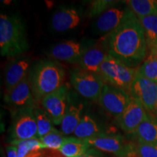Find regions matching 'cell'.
<instances>
[{
  "instance_id": "6da1fadb",
  "label": "cell",
  "mask_w": 157,
  "mask_h": 157,
  "mask_svg": "<svg viewBox=\"0 0 157 157\" xmlns=\"http://www.w3.org/2000/svg\"><path fill=\"white\" fill-rule=\"evenodd\" d=\"M108 35L109 55L132 68L144 61L148 50L144 30L130 10L119 26Z\"/></svg>"
},
{
  "instance_id": "7a4b0ae2",
  "label": "cell",
  "mask_w": 157,
  "mask_h": 157,
  "mask_svg": "<svg viewBox=\"0 0 157 157\" xmlns=\"http://www.w3.org/2000/svg\"><path fill=\"white\" fill-rule=\"evenodd\" d=\"M29 48L25 25L17 15H0V51L3 57L13 58Z\"/></svg>"
},
{
  "instance_id": "3957f363",
  "label": "cell",
  "mask_w": 157,
  "mask_h": 157,
  "mask_svg": "<svg viewBox=\"0 0 157 157\" xmlns=\"http://www.w3.org/2000/svg\"><path fill=\"white\" fill-rule=\"evenodd\" d=\"M29 77L33 93L38 102L63 85L65 71L58 63L42 60L36 65Z\"/></svg>"
},
{
  "instance_id": "277c9868",
  "label": "cell",
  "mask_w": 157,
  "mask_h": 157,
  "mask_svg": "<svg viewBox=\"0 0 157 157\" xmlns=\"http://www.w3.org/2000/svg\"><path fill=\"white\" fill-rule=\"evenodd\" d=\"M137 69L109 55L100 68L99 75L105 84L129 93Z\"/></svg>"
},
{
  "instance_id": "5b68a950",
  "label": "cell",
  "mask_w": 157,
  "mask_h": 157,
  "mask_svg": "<svg viewBox=\"0 0 157 157\" xmlns=\"http://www.w3.org/2000/svg\"><path fill=\"white\" fill-rule=\"evenodd\" d=\"M71 84L82 97L98 102L105 83L99 74L79 69L71 74Z\"/></svg>"
},
{
  "instance_id": "8992f818",
  "label": "cell",
  "mask_w": 157,
  "mask_h": 157,
  "mask_svg": "<svg viewBox=\"0 0 157 157\" xmlns=\"http://www.w3.org/2000/svg\"><path fill=\"white\" fill-rule=\"evenodd\" d=\"M4 100L13 115L36 109L37 101L33 93L29 75L10 92L5 93Z\"/></svg>"
},
{
  "instance_id": "52a82bcc",
  "label": "cell",
  "mask_w": 157,
  "mask_h": 157,
  "mask_svg": "<svg viewBox=\"0 0 157 157\" xmlns=\"http://www.w3.org/2000/svg\"><path fill=\"white\" fill-rule=\"evenodd\" d=\"M129 94L142 103L149 114L154 116L157 106V83L137 71Z\"/></svg>"
},
{
  "instance_id": "ba28073f",
  "label": "cell",
  "mask_w": 157,
  "mask_h": 157,
  "mask_svg": "<svg viewBox=\"0 0 157 157\" xmlns=\"http://www.w3.org/2000/svg\"><path fill=\"white\" fill-rule=\"evenodd\" d=\"M130 100L131 96L127 92L105 84L98 102L107 113L117 119L122 114Z\"/></svg>"
},
{
  "instance_id": "9c48e42d",
  "label": "cell",
  "mask_w": 157,
  "mask_h": 157,
  "mask_svg": "<svg viewBox=\"0 0 157 157\" xmlns=\"http://www.w3.org/2000/svg\"><path fill=\"white\" fill-rule=\"evenodd\" d=\"M68 89L63 84L61 87L50 95L44 97L40 101L43 109L49 115L56 125H60L66 111L68 102Z\"/></svg>"
},
{
  "instance_id": "30bf717a",
  "label": "cell",
  "mask_w": 157,
  "mask_h": 157,
  "mask_svg": "<svg viewBox=\"0 0 157 157\" xmlns=\"http://www.w3.org/2000/svg\"><path fill=\"white\" fill-rule=\"evenodd\" d=\"M34 110H25L13 115L14 119L11 129L13 140H23L39 138Z\"/></svg>"
},
{
  "instance_id": "8fae6325",
  "label": "cell",
  "mask_w": 157,
  "mask_h": 157,
  "mask_svg": "<svg viewBox=\"0 0 157 157\" xmlns=\"http://www.w3.org/2000/svg\"><path fill=\"white\" fill-rule=\"evenodd\" d=\"M86 140L90 146L117 157H128L131 151L132 144L125 143L120 135H107L103 132Z\"/></svg>"
},
{
  "instance_id": "7c38bea8",
  "label": "cell",
  "mask_w": 157,
  "mask_h": 157,
  "mask_svg": "<svg viewBox=\"0 0 157 157\" xmlns=\"http://www.w3.org/2000/svg\"><path fill=\"white\" fill-rule=\"evenodd\" d=\"M108 39H101L96 44L84 50L78 63L81 69L99 74L101 66L109 55Z\"/></svg>"
},
{
  "instance_id": "4fadbf2b",
  "label": "cell",
  "mask_w": 157,
  "mask_h": 157,
  "mask_svg": "<svg viewBox=\"0 0 157 157\" xmlns=\"http://www.w3.org/2000/svg\"><path fill=\"white\" fill-rule=\"evenodd\" d=\"M148 116L142 103L135 98L131 100L120 117L117 119L119 126L124 132L132 134Z\"/></svg>"
},
{
  "instance_id": "5bb4252c",
  "label": "cell",
  "mask_w": 157,
  "mask_h": 157,
  "mask_svg": "<svg viewBox=\"0 0 157 157\" xmlns=\"http://www.w3.org/2000/svg\"><path fill=\"white\" fill-rule=\"evenodd\" d=\"M79 42L68 40L54 45L50 50V57L68 63H78L84 52Z\"/></svg>"
},
{
  "instance_id": "9a60e30c",
  "label": "cell",
  "mask_w": 157,
  "mask_h": 157,
  "mask_svg": "<svg viewBox=\"0 0 157 157\" xmlns=\"http://www.w3.org/2000/svg\"><path fill=\"white\" fill-rule=\"evenodd\" d=\"M30 61L28 59H20L7 66L5 72V93H7L14 89L29 76Z\"/></svg>"
},
{
  "instance_id": "2e32d148",
  "label": "cell",
  "mask_w": 157,
  "mask_h": 157,
  "mask_svg": "<svg viewBox=\"0 0 157 157\" xmlns=\"http://www.w3.org/2000/svg\"><path fill=\"white\" fill-rule=\"evenodd\" d=\"M129 9L111 7L100 15L95 23V28L102 34H109L122 23Z\"/></svg>"
},
{
  "instance_id": "e0dca14e",
  "label": "cell",
  "mask_w": 157,
  "mask_h": 157,
  "mask_svg": "<svg viewBox=\"0 0 157 157\" xmlns=\"http://www.w3.org/2000/svg\"><path fill=\"white\" fill-rule=\"evenodd\" d=\"M80 16L74 8H64L57 11L51 20L52 28L57 32H65L75 29L79 24Z\"/></svg>"
},
{
  "instance_id": "ac0fdd59",
  "label": "cell",
  "mask_w": 157,
  "mask_h": 157,
  "mask_svg": "<svg viewBox=\"0 0 157 157\" xmlns=\"http://www.w3.org/2000/svg\"><path fill=\"white\" fill-rule=\"evenodd\" d=\"M137 143L157 145V117L149 114L132 133Z\"/></svg>"
},
{
  "instance_id": "d6986e66",
  "label": "cell",
  "mask_w": 157,
  "mask_h": 157,
  "mask_svg": "<svg viewBox=\"0 0 157 157\" xmlns=\"http://www.w3.org/2000/svg\"><path fill=\"white\" fill-rule=\"evenodd\" d=\"M83 104H71L68 108L67 111L60 124V131L64 135L74 134V131L82 119Z\"/></svg>"
},
{
  "instance_id": "ffe728a7",
  "label": "cell",
  "mask_w": 157,
  "mask_h": 157,
  "mask_svg": "<svg viewBox=\"0 0 157 157\" xmlns=\"http://www.w3.org/2000/svg\"><path fill=\"white\" fill-rule=\"evenodd\" d=\"M99 125L90 116L85 114L82 117L74 135L75 137L82 140H87L102 134Z\"/></svg>"
},
{
  "instance_id": "44dd1931",
  "label": "cell",
  "mask_w": 157,
  "mask_h": 157,
  "mask_svg": "<svg viewBox=\"0 0 157 157\" xmlns=\"http://www.w3.org/2000/svg\"><path fill=\"white\" fill-rule=\"evenodd\" d=\"M90 147L86 140L77 137H66L59 151L66 157H78L87 152Z\"/></svg>"
},
{
  "instance_id": "7402d4cb",
  "label": "cell",
  "mask_w": 157,
  "mask_h": 157,
  "mask_svg": "<svg viewBox=\"0 0 157 157\" xmlns=\"http://www.w3.org/2000/svg\"><path fill=\"white\" fill-rule=\"evenodd\" d=\"M10 144L17 148L18 157H34V155L36 154L39 151L47 148L39 138L23 140H13Z\"/></svg>"
},
{
  "instance_id": "603a6c76",
  "label": "cell",
  "mask_w": 157,
  "mask_h": 157,
  "mask_svg": "<svg viewBox=\"0 0 157 157\" xmlns=\"http://www.w3.org/2000/svg\"><path fill=\"white\" fill-rule=\"evenodd\" d=\"M129 9L138 18L157 14V1L154 0H129L126 2Z\"/></svg>"
},
{
  "instance_id": "cb8c5ba5",
  "label": "cell",
  "mask_w": 157,
  "mask_h": 157,
  "mask_svg": "<svg viewBox=\"0 0 157 157\" xmlns=\"http://www.w3.org/2000/svg\"><path fill=\"white\" fill-rule=\"evenodd\" d=\"M138 19L144 30L148 49L151 50L157 44V14Z\"/></svg>"
},
{
  "instance_id": "d4e9b609",
  "label": "cell",
  "mask_w": 157,
  "mask_h": 157,
  "mask_svg": "<svg viewBox=\"0 0 157 157\" xmlns=\"http://www.w3.org/2000/svg\"><path fill=\"white\" fill-rule=\"evenodd\" d=\"M34 113L38 128V137L41 138L55 128L54 124L42 108L36 107L34 110Z\"/></svg>"
},
{
  "instance_id": "484cf974",
  "label": "cell",
  "mask_w": 157,
  "mask_h": 157,
  "mask_svg": "<svg viewBox=\"0 0 157 157\" xmlns=\"http://www.w3.org/2000/svg\"><path fill=\"white\" fill-rule=\"evenodd\" d=\"M137 71L141 76L157 83V58L149 54L140 67L137 68Z\"/></svg>"
},
{
  "instance_id": "4316f807",
  "label": "cell",
  "mask_w": 157,
  "mask_h": 157,
  "mask_svg": "<svg viewBox=\"0 0 157 157\" xmlns=\"http://www.w3.org/2000/svg\"><path fill=\"white\" fill-rule=\"evenodd\" d=\"M66 138V137H65L61 131H58V129L54 128L48 134L39 139L47 148L59 151L63 144Z\"/></svg>"
},
{
  "instance_id": "83f0119b",
  "label": "cell",
  "mask_w": 157,
  "mask_h": 157,
  "mask_svg": "<svg viewBox=\"0 0 157 157\" xmlns=\"http://www.w3.org/2000/svg\"><path fill=\"white\" fill-rule=\"evenodd\" d=\"M128 157H157V145L141 143L132 144Z\"/></svg>"
},
{
  "instance_id": "f1b7e54d",
  "label": "cell",
  "mask_w": 157,
  "mask_h": 157,
  "mask_svg": "<svg viewBox=\"0 0 157 157\" xmlns=\"http://www.w3.org/2000/svg\"><path fill=\"white\" fill-rule=\"evenodd\" d=\"M114 3L113 1H95L92 4L91 7H90V17L95 16V15L99 14H103L104 12L107 10V8L109 6L112 5Z\"/></svg>"
},
{
  "instance_id": "f546056e",
  "label": "cell",
  "mask_w": 157,
  "mask_h": 157,
  "mask_svg": "<svg viewBox=\"0 0 157 157\" xmlns=\"http://www.w3.org/2000/svg\"><path fill=\"white\" fill-rule=\"evenodd\" d=\"M6 155H7V157H18L17 148L13 145L7 146L6 148Z\"/></svg>"
},
{
  "instance_id": "4dcf8cb0",
  "label": "cell",
  "mask_w": 157,
  "mask_h": 157,
  "mask_svg": "<svg viewBox=\"0 0 157 157\" xmlns=\"http://www.w3.org/2000/svg\"><path fill=\"white\" fill-rule=\"evenodd\" d=\"M78 157H102L101 154H99L95 150L93 149H89L87 152L84 153V154L81 155V156Z\"/></svg>"
},
{
  "instance_id": "1f68e13d",
  "label": "cell",
  "mask_w": 157,
  "mask_h": 157,
  "mask_svg": "<svg viewBox=\"0 0 157 157\" xmlns=\"http://www.w3.org/2000/svg\"><path fill=\"white\" fill-rule=\"evenodd\" d=\"M149 51H150V53L149 54L152 55L153 56H154L155 58H157V44L155 47H154L151 50H150Z\"/></svg>"
},
{
  "instance_id": "d6a6232c",
  "label": "cell",
  "mask_w": 157,
  "mask_h": 157,
  "mask_svg": "<svg viewBox=\"0 0 157 157\" xmlns=\"http://www.w3.org/2000/svg\"><path fill=\"white\" fill-rule=\"evenodd\" d=\"M154 117H157V106H156V112H155Z\"/></svg>"
}]
</instances>
